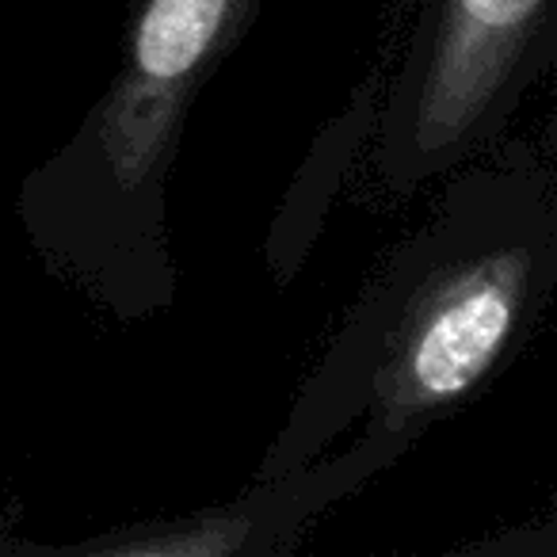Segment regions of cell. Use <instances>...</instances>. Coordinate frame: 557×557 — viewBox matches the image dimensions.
<instances>
[{
	"mask_svg": "<svg viewBox=\"0 0 557 557\" xmlns=\"http://www.w3.org/2000/svg\"><path fill=\"white\" fill-rule=\"evenodd\" d=\"M412 443L397 435L356 432L344 450H325L313 462L275 478H256L248 493L225 504L172 519L111 527L92 539L65 546L4 542L0 549H42V554H111V557H275L298 546L313 519L348 500L371 478L405 458Z\"/></svg>",
	"mask_w": 557,
	"mask_h": 557,
	"instance_id": "4",
	"label": "cell"
},
{
	"mask_svg": "<svg viewBox=\"0 0 557 557\" xmlns=\"http://www.w3.org/2000/svg\"><path fill=\"white\" fill-rule=\"evenodd\" d=\"M458 169L348 310L256 478L298 470L348 432L417 443L531 341L557 283L554 164L511 138Z\"/></svg>",
	"mask_w": 557,
	"mask_h": 557,
	"instance_id": "1",
	"label": "cell"
},
{
	"mask_svg": "<svg viewBox=\"0 0 557 557\" xmlns=\"http://www.w3.org/2000/svg\"><path fill=\"white\" fill-rule=\"evenodd\" d=\"M260 0H134L115 77L20 184L16 214L54 275L119 321L176 298L169 176L187 115Z\"/></svg>",
	"mask_w": 557,
	"mask_h": 557,
	"instance_id": "2",
	"label": "cell"
},
{
	"mask_svg": "<svg viewBox=\"0 0 557 557\" xmlns=\"http://www.w3.org/2000/svg\"><path fill=\"white\" fill-rule=\"evenodd\" d=\"M554 54L557 0H417L374 134L379 191L405 202L496 146Z\"/></svg>",
	"mask_w": 557,
	"mask_h": 557,
	"instance_id": "3",
	"label": "cell"
}]
</instances>
